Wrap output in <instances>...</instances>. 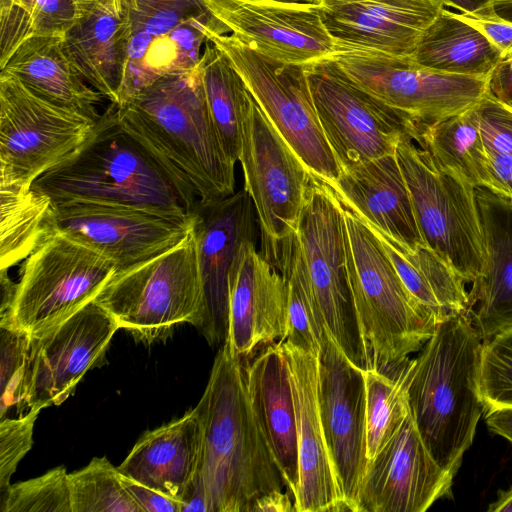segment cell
Listing matches in <instances>:
<instances>
[{
    "label": "cell",
    "instance_id": "obj_39",
    "mask_svg": "<svg viewBox=\"0 0 512 512\" xmlns=\"http://www.w3.org/2000/svg\"><path fill=\"white\" fill-rule=\"evenodd\" d=\"M0 420L32 408V336L14 324L0 325Z\"/></svg>",
    "mask_w": 512,
    "mask_h": 512
},
{
    "label": "cell",
    "instance_id": "obj_55",
    "mask_svg": "<svg viewBox=\"0 0 512 512\" xmlns=\"http://www.w3.org/2000/svg\"><path fill=\"white\" fill-rule=\"evenodd\" d=\"M79 11L102 8L116 13L122 12L120 0H74ZM122 15V14H121Z\"/></svg>",
    "mask_w": 512,
    "mask_h": 512
},
{
    "label": "cell",
    "instance_id": "obj_5",
    "mask_svg": "<svg viewBox=\"0 0 512 512\" xmlns=\"http://www.w3.org/2000/svg\"><path fill=\"white\" fill-rule=\"evenodd\" d=\"M343 232L347 274L369 365L388 373L423 347L438 321L408 291L372 230L345 206Z\"/></svg>",
    "mask_w": 512,
    "mask_h": 512
},
{
    "label": "cell",
    "instance_id": "obj_53",
    "mask_svg": "<svg viewBox=\"0 0 512 512\" xmlns=\"http://www.w3.org/2000/svg\"><path fill=\"white\" fill-rule=\"evenodd\" d=\"M485 421L493 433L512 443V408L487 411Z\"/></svg>",
    "mask_w": 512,
    "mask_h": 512
},
{
    "label": "cell",
    "instance_id": "obj_40",
    "mask_svg": "<svg viewBox=\"0 0 512 512\" xmlns=\"http://www.w3.org/2000/svg\"><path fill=\"white\" fill-rule=\"evenodd\" d=\"M66 467L10 484L1 493L0 512H72Z\"/></svg>",
    "mask_w": 512,
    "mask_h": 512
},
{
    "label": "cell",
    "instance_id": "obj_37",
    "mask_svg": "<svg viewBox=\"0 0 512 512\" xmlns=\"http://www.w3.org/2000/svg\"><path fill=\"white\" fill-rule=\"evenodd\" d=\"M280 273L288 287L287 330L284 340L319 355L326 328L314 298L298 240Z\"/></svg>",
    "mask_w": 512,
    "mask_h": 512
},
{
    "label": "cell",
    "instance_id": "obj_31",
    "mask_svg": "<svg viewBox=\"0 0 512 512\" xmlns=\"http://www.w3.org/2000/svg\"><path fill=\"white\" fill-rule=\"evenodd\" d=\"M381 242L402 282L438 323L466 312V282L454 267L430 247L409 249L367 224Z\"/></svg>",
    "mask_w": 512,
    "mask_h": 512
},
{
    "label": "cell",
    "instance_id": "obj_21",
    "mask_svg": "<svg viewBox=\"0 0 512 512\" xmlns=\"http://www.w3.org/2000/svg\"><path fill=\"white\" fill-rule=\"evenodd\" d=\"M118 329L93 300L50 332L32 337L31 410L66 401L88 370L103 360Z\"/></svg>",
    "mask_w": 512,
    "mask_h": 512
},
{
    "label": "cell",
    "instance_id": "obj_26",
    "mask_svg": "<svg viewBox=\"0 0 512 512\" xmlns=\"http://www.w3.org/2000/svg\"><path fill=\"white\" fill-rule=\"evenodd\" d=\"M485 263L472 284L468 313L482 343L512 326V202L476 189Z\"/></svg>",
    "mask_w": 512,
    "mask_h": 512
},
{
    "label": "cell",
    "instance_id": "obj_1",
    "mask_svg": "<svg viewBox=\"0 0 512 512\" xmlns=\"http://www.w3.org/2000/svg\"><path fill=\"white\" fill-rule=\"evenodd\" d=\"M116 111L188 197L206 204L235 193V163L214 126L199 65L158 78Z\"/></svg>",
    "mask_w": 512,
    "mask_h": 512
},
{
    "label": "cell",
    "instance_id": "obj_35",
    "mask_svg": "<svg viewBox=\"0 0 512 512\" xmlns=\"http://www.w3.org/2000/svg\"><path fill=\"white\" fill-rule=\"evenodd\" d=\"M51 210V200L32 187H0V269L25 260L51 235Z\"/></svg>",
    "mask_w": 512,
    "mask_h": 512
},
{
    "label": "cell",
    "instance_id": "obj_6",
    "mask_svg": "<svg viewBox=\"0 0 512 512\" xmlns=\"http://www.w3.org/2000/svg\"><path fill=\"white\" fill-rule=\"evenodd\" d=\"M94 301L120 329L146 344L167 338L181 323L199 330L203 301L192 229L166 252L116 271Z\"/></svg>",
    "mask_w": 512,
    "mask_h": 512
},
{
    "label": "cell",
    "instance_id": "obj_50",
    "mask_svg": "<svg viewBox=\"0 0 512 512\" xmlns=\"http://www.w3.org/2000/svg\"><path fill=\"white\" fill-rule=\"evenodd\" d=\"M181 512H211L205 487L196 474L181 498Z\"/></svg>",
    "mask_w": 512,
    "mask_h": 512
},
{
    "label": "cell",
    "instance_id": "obj_3",
    "mask_svg": "<svg viewBox=\"0 0 512 512\" xmlns=\"http://www.w3.org/2000/svg\"><path fill=\"white\" fill-rule=\"evenodd\" d=\"M31 187L53 205L96 203L179 220L191 219L198 202L123 127L114 103L100 115L85 142Z\"/></svg>",
    "mask_w": 512,
    "mask_h": 512
},
{
    "label": "cell",
    "instance_id": "obj_25",
    "mask_svg": "<svg viewBox=\"0 0 512 512\" xmlns=\"http://www.w3.org/2000/svg\"><path fill=\"white\" fill-rule=\"evenodd\" d=\"M331 187L366 224L409 249L425 245L396 153L340 170Z\"/></svg>",
    "mask_w": 512,
    "mask_h": 512
},
{
    "label": "cell",
    "instance_id": "obj_14",
    "mask_svg": "<svg viewBox=\"0 0 512 512\" xmlns=\"http://www.w3.org/2000/svg\"><path fill=\"white\" fill-rule=\"evenodd\" d=\"M321 128L339 171L387 155L409 137V124L395 110L354 82L332 58L305 65Z\"/></svg>",
    "mask_w": 512,
    "mask_h": 512
},
{
    "label": "cell",
    "instance_id": "obj_28",
    "mask_svg": "<svg viewBox=\"0 0 512 512\" xmlns=\"http://www.w3.org/2000/svg\"><path fill=\"white\" fill-rule=\"evenodd\" d=\"M202 443V420L195 406L182 417L144 433L118 469L181 500L198 472Z\"/></svg>",
    "mask_w": 512,
    "mask_h": 512
},
{
    "label": "cell",
    "instance_id": "obj_33",
    "mask_svg": "<svg viewBox=\"0 0 512 512\" xmlns=\"http://www.w3.org/2000/svg\"><path fill=\"white\" fill-rule=\"evenodd\" d=\"M473 106L419 129L412 140L438 171L477 189L485 187L487 157Z\"/></svg>",
    "mask_w": 512,
    "mask_h": 512
},
{
    "label": "cell",
    "instance_id": "obj_18",
    "mask_svg": "<svg viewBox=\"0 0 512 512\" xmlns=\"http://www.w3.org/2000/svg\"><path fill=\"white\" fill-rule=\"evenodd\" d=\"M322 425L343 497L352 512L368 465L364 370L355 365L326 330L318 355Z\"/></svg>",
    "mask_w": 512,
    "mask_h": 512
},
{
    "label": "cell",
    "instance_id": "obj_11",
    "mask_svg": "<svg viewBox=\"0 0 512 512\" xmlns=\"http://www.w3.org/2000/svg\"><path fill=\"white\" fill-rule=\"evenodd\" d=\"M396 157L425 245L447 260L466 283H473L485 263L476 188L438 171L408 136L399 141Z\"/></svg>",
    "mask_w": 512,
    "mask_h": 512
},
{
    "label": "cell",
    "instance_id": "obj_23",
    "mask_svg": "<svg viewBox=\"0 0 512 512\" xmlns=\"http://www.w3.org/2000/svg\"><path fill=\"white\" fill-rule=\"evenodd\" d=\"M288 287L284 276L257 250L246 245L229 279V324L225 344L230 353L249 358L285 339Z\"/></svg>",
    "mask_w": 512,
    "mask_h": 512
},
{
    "label": "cell",
    "instance_id": "obj_17",
    "mask_svg": "<svg viewBox=\"0 0 512 512\" xmlns=\"http://www.w3.org/2000/svg\"><path fill=\"white\" fill-rule=\"evenodd\" d=\"M258 221L245 189L193 210L202 288L203 314L199 331L210 345L224 343L229 324V279L241 250L257 243Z\"/></svg>",
    "mask_w": 512,
    "mask_h": 512
},
{
    "label": "cell",
    "instance_id": "obj_54",
    "mask_svg": "<svg viewBox=\"0 0 512 512\" xmlns=\"http://www.w3.org/2000/svg\"><path fill=\"white\" fill-rule=\"evenodd\" d=\"M444 6H450L465 14H476L489 7L494 0H439Z\"/></svg>",
    "mask_w": 512,
    "mask_h": 512
},
{
    "label": "cell",
    "instance_id": "obj_10",
    "mask_svg": "<svg viewBox=\"0 0 512 512\" xmlns=\"http://www.w3.org/2000/svg\"><path fill=\"white\" fill-rule=\"evenodd\" d=\"M116 270L106 256L53 232L22 265L11 321L40 337L93 301Z\"/></svg>",
    "mask_w": 512,
    "mask_h": 512
},
{
    "label": "cell",
    "instance_id": "obj_27",
    "mask_svg": "<svg viewBox=\"0 0 512 512\" xmlns=\"http://www.w3.org/2000/svg\"><path fill=\"white\" fill-rule=\"evenodd\" d=\"M249 400L293 499L298 490V448L287 360L279 342L242 359Z\"/></svg>",
    "mask_w": 512,
    "mask_h": 512
},
{
    "label": "cell",
    "instance_id": "obj_41",
    "mask_svg": "<svg viewBox=\"0 0 512 512\" xmlns=\"http://www.w3.org/2000/svg\"><path fill=\"white\" fill-rule=\"evenodd\" d=\"M479 390L485 412L512 408V326L482 344Z\"/></svg>",
    "mask_w": 512,
    "mask_h": 512
},
{
    "label": "cell",
    "instance_id": "obj_9",
    "mask_svg": "<svg viewBox=\"0 0 512 512\" xmlns=\"http://www.w3.org/2000/svg\"><path fill=\"white\" fill-rule=\"evenodd\" d=\"M297 240L326 330L351 362L370 368L347 274L343 206L333 188L312 173Z\"/></svg>",
    "mask_w": 512,
    "mask_h": 512
},
{
    "label": "cell",
    "instance_id": "obj_47",
    "mask_svg": "<svg viewBox=\"0 0 512 512\" xmlns=\"http://www.w3.org/2000/svg\"><path fill=\"white\" fill-rule=\"evenodd\" d=\"M486 157L484 189L512 202V156L486 151Z\"/></svg>",
    "mask_w": 512,
    "mask_h": 512
},
{
    "label": "cell",
    "instance_id": "obj_48",
    "mask_svg": "<svg viewBox=\"0 0 512 512\" xmlns=\"http://www.w3.org/2000/svg\"><path fill=\"white\" fill-rule=\"evenodd\" d=\"M122 474V473H121ZM122 480L143 512H181V500L122 474Z\"/></svg>",
    "mask_w": 512,
    "mask_h": 512
},
{
    "label": "cell",
    "instance_id": "obj_38",
    "mask_svg": "<svg viewBox=\"0 0 512 512\" xmlns=\"http://www.w3.org/2000/svg\"><path fill=\"white\" fill-rule=\"evenodd\" d=\"M72 512H143L126 488L118 467L94 457L68 474Z\"/></svg>",
    "mask_w": 512,
    "mask_h": 512
},
{
    "label": "cell",
    "instance_id": "obj_56",
    "mask_svg": "<svg viewBox=\"0 0 512 512\" xmlns=\"http://www.w3.org/2000/svg\"><path fill=\"white\" fill-rule=\"evenodd\" d=\"M487 511L512 512V486L507 490H500L498 498L489 505Z\"/></svg>",
    "mask_w": 512,
    "mask_h": 512
},
{
    "label": "cell",
    "instance_id": "obj_29",
    "mask_svg": "<svg viewBox=\"0 0 512 512\" xmlns=\"http://www.w3.org/2000/svg\"><path fill=\"white\" fill-rule=\"evenodd\" d=\"M5 70L43 100L96 122L101 94L86 84L70 60L61 36H29Z\"/></svg>",
    "mask_w": 512,
    "mask_h": 512
},
{
    "label": "cell",
    "instance_id": "obj_2",
    "mask_svg": "<svg viewBox=\"0 0 512 512\" xmlns=\"http://www.w3.org/2000/svg\"><path fill=\"white\" fill-rule=\"evenodd\" d=\"M196 406L203 426L197 474L211 512H251L259 497L286 487L251 406L243 360L225 344Z\"/></svg>",
    "mask_w": 512,
    "mask_h": 512
},
{
    "label": "cell",
    "instance_id": "obj_42",
    "mask_svg": "<svg viewBox=\"0 0 512 512\" xmlns=\"http://www.w3.org/2000/svg\"><path fill=\"white\" fill-rule=\"evenodd\" d=\"M39 410L0 420V492L10 485L19 462L33 445V430Z\"/></svg>",
    "mask_w": 512,
    "mask_h": 512
},
{
    "label": "cell",
    "instance_id": "obj_51",
    "mask_svg": "<svg viewBox=\"0 0 512 512\" xmlns=\"http://www.w3.org/2000/svg\"><path fill=\"white\" fill-rule=\"evenodd\" d=\"M290 493H284L283 490H272L259 497L251 512H292L295 511L294 501L292 502Z\"/></svg>",
    "mask_w": 512,
    "mask_h": 512
},
{
    "label": "cell",
    "instance_id": "obj_24",
    "mask_svg": "<svg viewBox=\"0 0 512 512\" xmlns=\"http://www.w3.org/2000/svg\"><path fill=\"white\" fill-rule=\"evenodd\" d=\"M439 0H323L322 21L338 49H369L413 57Z\"/></svg>",
    "mask_w": 512,
    "mask_h": 512
},
{
    "label": "cell",
    "instance_id": "obj_43",
    "mask_svg": "<svg viewBox=\"0 0 512 512\" xmlns=\"http://www.w3.org/2000/svg\"><path fill=\"white\" fill-rule=\"evenodd\" d=\"M473 111L485 150L512 156V108L488 92Z\"/></svg>",
    "mask_w": 512,
    "mask_h": 512
},
{
    "label": "cell",
    "instance_id": "obj_45",
    "mask_svg": "<svg viewBox=\"0 0 512 512\" xmlns=\"http://www.w3.org/2000/svg\"><path fill=\"white\" fill-rule=\"evenodd\" d=\"M458 14L482 31L501 51L503 58L512 56V0H494L476 14Z\"/></svg>",
    "mask_w": 512,
    "mask_h": 512
},
{
    "label": "cell",
    "instance_id": "obj_16",
    "mask_svg": "<svg viewBox=\"0 0 512 512\" xmlns=\"http://www.w3.org/2000/svg\"><path fill=\"white\" fill-rule=\"evenodd\" d=\"M189 220L127 207L87 202L52 204L50 232H59L109 258L116 271L147 261L180 244Z\"/></svg>",
    "mask_w": 512,
    "mask_h": 512
},
{
    "label": "cell",
    "instance_id": "obj_49",
    "mask_svg": "<svg viewBox=\"0 0 512 512\" xmlns=\"http://www.w3.org/2000/svg\"><path fill=\"white\" fill-rule=\"evenodd\" d=\"M488 92L512 108V56L503 58L490 73Z\"/></svg>",
    "mask_w": 512,
    "mask_h": 512
},
{
    "label": "cell",
    "instance_id": "obj_58",
    "mask_svg": "<svg viewBox=\"0 0 512 512\" xmlns=\"http://www.w3.org/2000/svg\"><path fill=\"white\" fill-rule=\"evenodd\" d=\"M13 0H0V14L7 12Z\"/></svg>",
    "mask_w": 512,
    "mask_h": 512
},
{
    "label": "cell",
    "instance_id": "obj_8",
    "mask_svg": "<svg viewBox=\"0 0 512 512\" xmlns=\"http://www.w3.org/2000/svg\"><path fill=\"white\" fill-rule=\"evenodd\" d=\"M203 31L227 56L265 116L307 169L332 186L339 166L319 123L305 65L264 56L232 35L206 26Z\"/></svg>",
    "mask_w": 512,
    "mask_h": 512
},
{
    "label": "cell",
    "instance_id": "obj_4",
    "mask_svg": "<svg viewBox=\"0 0 512 512\" xmlns=\"http://www.w3.org/2000/svg\"><path fill=\"white\" fill-rule=\"evenodd\" d=\"M482 341L468 311L439 322L413 359L410 413L433 459L455 476L484 411L479 390Z\"/></svg>",
    "mask_w": 512,
    "mask_h": 512
},
{
    "label": "cell",
    "instance_id": "obj_7",
    "mask_svg": "<svg viewBox=\"0 0 512 512\" xmlns=\"http://www.w3.org/2000/svg\"><path fill=\"white\" fill-rule=\"evenodd\" d=\"M239 162L257 216L261 253L280 271L296 245L311 172L254 98L243 122Z\"/></svg>",
    "mask_w": 512,
    "mask_h": 512
},
{
    "label": "cell",
    "instance_id": "obj_36",
    "mask_svg": "<svg viewBox=\"0 0 512 512\" xmlns=\"http://www.w3.org/2000/svg\"><path fill=\"white\" fill-rule=\"evenodd\" d=\"M413 360L408 358L389 373L364 370L366 387V454L373 459L397 433L410 414L408 380Z\"/></svg>",
    "mask_w": 512,
    "mask_h": 512
},
{
    "label": "cell",
    "instance_id": "obj_46",
    "mask_svg": "<svg viewBox=\"0 0 512 512\" xmlns=\"http://www.w3.org/2000/svg\"><path fill=\"white\" fill-rule=\"evenodd\" d=\"M36 0H13L0 14V69L27 37Z\"/></svg>",
    "mask_w": 512,
    "mask_h": 512
},
{
    "label": "cell",
    "instance_id": "obj_13",
    "mask_svg": "<svg viewBox=\"0 0 512 512\" xmlns=\"http://www.w3.org/2000/svg\"><path fill=\"white\" fill-rule=\"evenodd\" d=\"M95 123L43 100L0 70V187H31L81 146Z\"/></svg>",
    "mask_w": 512,
    "mask_h": 512
},
{
    "label": "cell",
    "instance_id": "obj_57",
    "mask_svg": "<svg viewBox=\"0 0 512 512\" xmlns=\"http://www.w3.org/2000/svg\"><path fill=\"white\" fill-rule=\"evenodd\" d=\"M271 1L286 3V4H294V5L320 7L322 5L323 0H271Z\"/></svg>",
    "mask_w": 512,
    "mask_h": 512
},
{
    "label": "cell",
    "instance_id": "obj_30",
    "mask_svg": "<svg viewBox=\"0 0 512 512\" xmlns=\"http://www.w3.org/2000/svg\"><path fill=\"white\" fill-rule=\"evenodd\" d=\"M130 32L120 13L102 8L80 12L64 37L74 67L96 91L117 104L124 79Z\"/></svg>",
    "mask_w": 512,
    "mask_h": 512
},
{
    "label": "cell",
    "instance_id": "obj_52",
    "mask_svg": "<svg viewBox=\"0 0 512 512\" xmlns=\"http://www.w3.org/2000/svg\"><path fill=\"white\" fill-rule=\"evenodd\" d=\"M17 283L8 275V269H0V325L13 324L11 311L15 299Z\"/></svg>",
    "mask_w": 512,
    "mask_h": 512
},
{
    "label": "cell",
    "instance_id": "obj_22",
    "mask_svg": "<svg viewBox=\"0 0 512 512\" xmlns=\"http://www.w3.org/2000/svg\"><path fill=\"white\" fill-rule=\"evenodd\" d=\"M295 408L299 483L295 512L351 511L345 501L322 425L318 393V355L280 341Z\"/></svg>",
    "mask_w": 512,
    "mask_h": 512
},
{
    "label": "cell",
    "instance_id": "obj_19",
    "mask_svg": "<svg viewBox=\"0 0 512 512\" xmlns=\"http://www.w3.org/2000/svg\"><path fill=\"white\" fill-rule=\"evenodd\" d=\"M202 1L233 37L264 56L306 65L336 52L317 6L271 0Z\"/></svg>",
    "mask_w": 512,
    "mask_h": 512
},
{
    "label": "cell",
    "instance_id": "obj_20",
    "mask_svg": "<svg viewBox=\"0 0 512 512\" xmlns=\"http://www.w3.org/2000/svg\"><path fill=\"white\" fill-rule=\"evenodd\" d=\"M453 478L431 456L410 413L368 462L357 512H424L452 495Z\"/></svg>",
    "mask_w": 512,
    "mask_h": 512
},
{
    "label": "cell",
    "instance_id": "obj_12",
    "mask_svg": "<svg viewBox=\"0 0 512 512\" xmlns=\"http://www.w3.org/2000/svg\"><path fill=\"white\" fill-rule=\"evenodd\" d=\"M359 86L409 124V137L475 105L489 76H464L425 67L411 56L369 49H338L331 56Z\"/></svg>",
    "mask_w": 512,
    "mask_h": 512
},
{
    "label": "cell",
    "instance_id": "obj_15",
    "mask_svg": "<svg viewBox=\"0 0 512 512\" xmlns=\"http://www.w3.org/2000/svg\"><path fill=\"white\" fill-rule=\"evenodd\" d=\"M130 32L120 90L125 101L158 78L195 68L206 42L203 26L216 19L202 0H120Z\"/></svg>",
    "mask_w": 512,
    "mask_h": 512
},
{
    "label": "cell",
    "instance_id": "obj_32",
    "mask_svg": "<svg viewBox=\"0 0 512 512\" xmlns=\"http://www.w3.org/2000/svg\"><path fill=\"white\" fill-rule=\"evenodd\" d=\"M413 58L443 73L481 77L489 76L503 55L482 31L443 8L422 34Z\"/></svg>",
    "mask_w": 512,
    "mask_h": 512
},
{
    "label": "cell",
    "instance_id": "obj_34",
    "mask_svg": "<svg viewBox=\"0 0 512 512\" xmlns=\"http://www.w3.org/2000/svg\"><path fill=\"white\" fill-rule=\"evenodd\" d=\"M209 111L227 156L239 161L243 122L253 98L227 56L206 40L198 63Z\"/></svg>",
    "mask_w": 512,
    "mask_h": 512
},
{
    "label": "cell",
    "instance_id": "obj_44",
    "mask_svg": "<svg viewBox=\"0 0 512 512\" xmlns=\"http://www.w3.org/2000/svg\"><path fill=\"white\" fill-rule=\"evenodd\" d=\"M79 17L80 11L74 0H36L27 37H65Z\"/></svg>",
    "mask_w": 512,
    "mask_h": 512
}]
</instances>
